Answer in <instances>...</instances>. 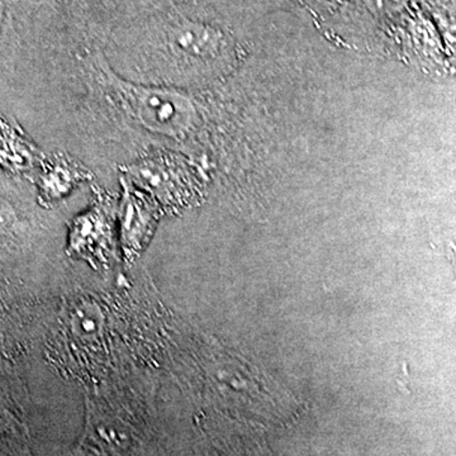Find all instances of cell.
<instances>
[{"mask_svg":"<svg viewBox=\"0 0 456 456\" xmlns=\"http://www.w3.org/2000/svg\"><path fill=\"white\" fill-rule=\"evenodd\" d=\"M292 2H297V3H308V2H311V0H292Z\"/></svg>","mask_w":456,"mask_h":456,"instance_id":"obj_11","label":"cell"},{"mask_svg":"<svg viewBox=\"0 0 456 456\" xmlns=\"http://www.w3.org/2000/svg\"><path fill=\"white\" fill-rule=\"evenodd\" d=\"M110 240V226L106 215L99 208L93 209L88 215L83 216L75 224L71 245L77 250L92 251L106 248Z\"/></svg>","mask_w":456,"mask_h":456,"instance_id":"obj_6","label":"cell"},{"mask_svg":"<svg viewBox=\"0 0 456 456\" xmlns=\"http://www.w3.org/2000/svg\"><path fill=\"white\" fill-rule=\"evenodd\" d=\"M125 196L121 208L123 244L128 250H139L151 231L154 215L149 197L122 180Z\"/></svg>","mask_w":456,"mask_h":456,"instance_id":"obj_5","label":"cell"},{"mask_svg":"<svg viewBox=\"0 0 456 456\" xmlns=\"http://www.w3.org/2000/svg\"><path fill=\"white\" fill-rule=\"evenodd\" d=\"M12 435H13V426H12L11 419L0 408V449L8 445Z\"/></svg>","mask_w":456,"mask_h":456,"instance_id":"obj_9","label":"cell"},{"mask_svg":"<svg viewBox=\"0 0 456 456\" xmlns=\"http://www.w3.org/2000/svg\"><path fill=\"white\" fill-rule=\"evenodd\" d=\"M227 35L218 26L198 18L175 16L159 23L150 35L155 55L176 66L208 64L228 49Z\"/></svg>","mask_w":456,"mask_h":456,"instance_id":"obj_2","label":"cell"},{"mask_svg":"<svg viewBox=\"0 0 456 456\" xmlns=\"http://www.w3.org/2000/svg\"><path fill=\"white\" fill-rule=\"evenodd\" d=\"M375 7L384 12L401 11L407 0H373Z\"/></svg>","mask_w":456,"mask_h":456,"instance_id":"obj_10","label":"cell"},{"mask_svg":"<svg viewBox=\"0 0 456 456\" xmlns=\"http://www.w3.org/2000/svg\"><path fill=\"white\" fill-rule=\"evenodd\" d=\"M38 171L37 187L41 200L53 203L70 194L92 178V173L79 161L65 154L44 159Z\"/></svg>","mask_w":456,"mask_h":456,"instance_id":"obj_3","label":"cell"},{"mask_svg":"<svg viewBox=\"0 0 456 456\" xmlns=\"http://www.w3.org/2000/svg\"><path fill=\"white\" fill-rule=\"evenodd\" d=\"M101 322V314L95 311V308L86 307V305L80 307L73 316V325L77 334L94 335Z\"/></svg>","mask_w":456,"mask_h":456,"instance_id":"obj_7","label":"cell"},{"mask_svg":"<svg viewBox=\"0 0 456 456\" xmlns=\"http://www.w3.org/2000/svg\"><path fill=\"white\" fill-rule=\"evenodd\" d=\"M44 160L40 150L16 121L0 117V167L9 173H29Z\"/></svg>","mask_w":456,"mask_h":456,"instance_id":"obj_4","label":"cell"},{"mask_svg":"<svg viewBox=\"0 0 456 456\" xmlns=\"http://www.w3.org/2000/svg\"><path fill=\"white\" fill-rule=\"evenodd\" d=\"M17 221V213L12 204L0 198V236L12 232Z\"/></svg>","mask_w":456,"mask_h":456,"instance_id":"obj_8","label":"cell"},{"mask_svg":"<svg viewBox=\"0 0 456 456\" xmlns=\"http://www.w3.org/2000/svg\"><path fill=\"white\" fill-rule=\"evenodd\" d=\"M103 75L116 103L132 121L145 130L163 136L179 137L193 127L196 110L184 95L173 90L123 80L110 73V69L103 70Z\"/></svg>","mask_w":456,"mask_h":456,"instance_id":"obj_1","label":"cell"}]
</instances>
